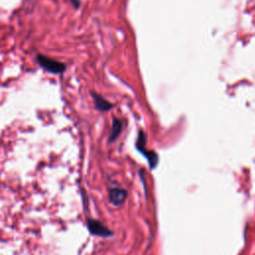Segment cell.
<instances>
[{
	"label": "cell",
	"mask_w": 255,
	"mask_h": 255,
	"mask_svg": "<svg viewBox=\"0 0 255 255\" xmlns=\"http://www.w3.org/2000/svg\"><path fill=\"white\" fill-rule=\"evenodd\" d=\"M36 60L38 64L47 72L51 74H62L66 70V64L49 58L47 56L38 54L36 56Z\"/></svg>",
	"instance_id": "6da1fadb"
},
{
	"label": "cell",
	"mask_w": 255,
	"mask_h": 255,
	"mask_svg": "<svg viewBox=\"0 0 255 255\" xmlns=\"http://www.w3.org/2000/svg\"><path fill=\"white\" fill-rule=\"evenodd\" d=\"M136 147H137L138 151H140L147 159L150 169H153L154 167H156L157 162H158L157 153L152 150L145 149V134L142 130H140L138 132V136H137V140H136Z\"/></svg>",
	"instance_id": "7a4b0ae2"
},
{
	"label": "cell",
	"mask_w": 255,
	"mask_h": 255,
	"mask_svg": "<svg viewBox=\"0 0 255 255\" xmlns=\"http://www.w3.org/2000/svg\"><path fill=\"white\" fill-rule=\"evenodd\" d=\"M88 228L90 232L96 236L110 237L113 235V232L106 225H104L101 221L96 219H90L88 221Z\"/></svg>",
	"instance_id": "3957f363"
},
{
	"label": "cell",
	"mask_w": 255,
	"mask_h": 255,
	"mask_svg": "<svg viewBox=\"0 0 255 255\" xmlns=\"http://www.w3.org/2000/svg\"><path fill=\"white\" fill-rule=\"evenodd\" d=\"M128 196V191L122 187H113L109 190V201L114 206H121Z\"/></svg>",
	"instance_id": "277c9868"
},
{
	"label": "cell",
	"mask_w": 255,
	"mask_h": 255,
	"mask_svg": "<svg viewBox=\"0 0 255 255\" xmlns=\"http://www.w3.org/2000/svg\"><path fill=\"white\" fill-rule=\"evenodd\" d=\"M91 95L93 97L94 100V104H95V108L100 111V112H108L110 110L113 109L114 105L112 103H110L108 100H106L103 96L95 93V92H91Z\"/></svg>",
	"instance_id": "5b68a950"
},
{
	"label": "cell",
	"mask_w": 255,
	"mask_h": 255,
	"mask_svg": "<svg viewBox=\"0 0 255 255\" xmlns=\"http://www.w3.org/2000/svg\"><path fill=\"white\" fill-rule=\"evenodd\" d=\"M123 127H124V125H123V121L122 120L117 119V118L113 119L112 128H111V132H110V135H109V141L110 142H113V141H115L118 138V136L122 132Z\"/></svg>",
	"instance_id": "8992f818"
},
{
	"label": "cell",
	"mask_w": 255,
	"mask_h": 255,
	"mask_svg": "<svg viewBox=\"0 0 255 255\" xmlns=\"http://www.w3.org/2000/svg\"><path fill=\"white\" fill-rule=\"evenodd\" d=\"M72 4L74 5L75 8H79L80 7V0H71Z\"/></svg>",
	"instance_id": "52a82bcc"
}]
</instances>
